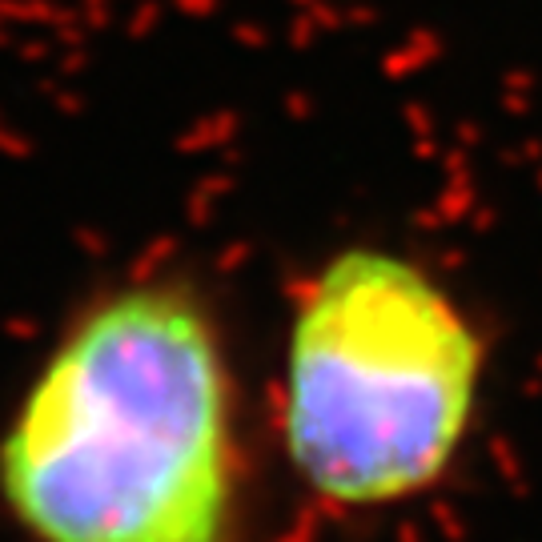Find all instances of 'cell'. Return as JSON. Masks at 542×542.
I'll return each instance as SVG.
<instances>
[{"label": "cell", "mask_w": 542, "mask_h": 542, "mask_svg": "<svg viewBox=\"0 0 542 542\" xmlns=\"http://www.w3.org/2000/svg\"><path fill=\"white\" fill-rule=\"evenodd\" d=\"M486 386L482 322L418 253L346 241L294 282L274 430L326 510H390L442 486L474 438Z\"/></svg>", "instance_id": "7a4b0ae2"}, {"label": "cell", "mask_w": 542, "mask_h": 542, "mask_svg": "<svg viewBox=\"0 0 542 542\" xmlns=\"http://www.w3.org/2000/svg\"><path fill=\"white\" fill-rule=\"evenodd\" d=\"M0 518L25 542H245L233 346L185 269L77 302L0 418Z\"/></svg>", "instance_id": "6da1fadb"}]
</instances>
